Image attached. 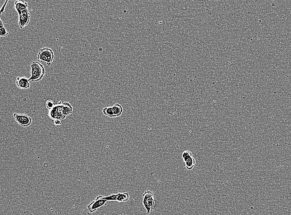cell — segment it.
<instances>
[{
	"label": "cell",
	"instance_id": "obj_9",
	"mask_svg": "<svg viewBox=\"0 0 291 215\" xmlns=\"http://www.w3.org/2000/svg\"><path fill=\"white\" fill-rule=\"evenodd\" d=\"M27 3L23 1H17L15 2L14 7L18 14H20L22 11L28 9Z\"/></svg>",
	"mask_w": 291,
	"mask_h": 215
},
{
	"label": "cell",
	"instance_id": "obj_14",
	"mask_svg": "<svg viewBox=\"0 0 291 215\" xmlns=\"http://www.w3.org/2000/svg\"><path fill=\"white\" fill-rule=\"evenodd\" d=\"M117 195H118V193H113V194H111L110 195L105 196V197H104L105 200H107L108 202V201L117 202Z\"/></svg>",
	"mask_w": 291,
	"mask_h": 215
},
{
	"label": "cell",
	"instance_id": "obj_18",
	"mask_svg": "<svg viewBox=\"0 0 291 215\" xmlns=\"http://www.w3.org/2000/svg\"><path fill=\"white\" fill-rule=\"evenodd\" d=\"M8 2V1H6L5 2V4L3 5L1 9V14H2L4 13V11L5 10V8L6 7V6Z\"/></svg>",
	"mask_w": 291,
	"mask_h": 215
},
{
	"label": "cell",
	"instance_id": "obj_8",
	"mask_svg": "<svg viewBox=\"0 0 291 215\" xmlns=\"http://www.w3.org/2000/svg\"><path fill=\"white\" fill-rule=\"evenodd\" d=\"M29 79L26 77H18L16 84L18 87L22 89H27L29 88L30 84Z\"/></svg>",
	"mask_w": 291,
	"mask_h": 215
},
{
	"label": "cell",
	"instance_id": "obj_11",
	"mask_svg": "<svg viewBox=\"0 0 291 215\" xmlns=\"http://www.w3.org/2000/svg\"><path fill=\"white\" fill-rule=\"evenodd\" d=\"M115 117H119L122 114L123 109L122 106L118 103H116L112 106Z\"/></svg>",
	"mask_w": 291,
	"mask_h": 215
},
{
	"label": "cell",
	"instance_id": "obj_3",
	"mask_svg": "<svg viewBox=\"0 0 291 215\" xmlns=\"http://www.w3.org/2000/svg\"><path fill=\"white\" fill-rule=\"evenodd\" d=\"M154 195L152 191H146L142 196L143 197V204L146 210V214H149L151 210L155 207V202Z\"/></svg>",
	"mask_w": 291,
	"mask_h": 215
},
{
	"label": "cell",
	"instance_id": "obj_7",
	"mask_svg": "<svg viewBox=\"0 0 291 215\" xmlns=\"http://www.w3.org/2000/svg\"><path fill=\"white\" fill-rule=\"evenodd\" d=\"M19 16V25L20 28L22 29L29 23L30 15L28 10L26 9L22 11Z\"/></svg>",
	"mask_w": 291,
	"mask_h": 215
},
{
	"label": "cell",
	"instance_id": "obj_17",
	"mask_svg": "<svg viewBox=\"0 0 291 215\" xmlns=\"http://www.w3.org/2000/svg\"><path fill=\"white\" fill-rule=\"evenodd\" d=\"M8 32L6 30L5 27L0 29V36L1 37H4L8 35Z\"/></svg>",
	"mask_w": 291,
	"mask_h": 215
},
{
	"label": "cell",
	"instance_id": "obj_16",
	"mask_svg": "<svg viewBox=\"0 0 291 215\" xmlns=\"http://www.w3.org/2000/svg\"><path fill=\"white\" fill-rule=\"evenodd\" d=\"M182 159H183V161H184V162H185L189 158L192 157V152H190V151L186 150V151H184L183 152V153L182 154Z\"/></svg>",
	"mask_w": 291,
	"mask_h": 215
},
{
	"label": "cell",
	"instance_id": "obj_5",
	"mask_svg": "<svg viewBox=\"0 0 291 215\" xmlns=\"http://www.w3.org/2000/svg\"><path fill=\"white\" fill-rule=\"evenodd\" d=\"M103 197H104L103 196L101 195L98 196L95 198L94 201H93L89 204L87 209L89 213L94 212L98 209L106 205L108 201L105 200Z\"/></svg>",
	"mask_w": 291,
	"mask_h": 215
},
{
	"label": "cell",
	"instance_id": "obj_10",
	"mask_svg": "<svg viewBox=\"0 0 291 215\" xmlns=\"http://www.w3.org/2000/svg\"><path fill=\"white\" fill-rule=\"evenodd\" d=\"M130 197L129 193H118L117 202H127Z\"/></svg>",
	"mask_w": 291,
	"mask_h": 215
},
{
	"label": "cell",
	"instance_id": "obj_19",
	"mask_svg": "<svg viewBox=\"0 0 291 215\" xmlns=\"http://www.w3.org/2000/svg\"><path fill=\"white\" fill-rule=\"evenodd\" d=\"M53 122L55 125H56V126L61 125L62 124L60 120H55V121H54Z\"/></svg>",
	"mask_w": 291,
	"mask_h": 215
},
{
	"label": "cell",
	"instance_id": "obj_6",
	"mask_svg": "<svg viewBox=\"0 0 291 215\" xmlns=\"http://www.w3.org/2000/svg\"><path fill=\"white\" fill-rule=\"evenodd\" d=\"M13 117L16 121L21 126L27 127L31 124L32 119L28 115L15 112L13 114Z\"/></svg>",
	"mask_w": 291,
	"mask_h": 215
},
{
	"label": "cell",
	"instance_id": "obj_12",
	"mask_svg": "<svg viewBox=\"0 0 291 215\" xmlns=\"http://www.w3.org/2000/svg\"><path fill=\"white\" fill-rule=\"evenodd\" d=\"M185 164V167L186 169L189 171L192 170L194 168V166L196 164V161L195 159L193 157H190L187 161L184 162Z\"/></svg>",
	"mask_w": 291,
	"mask_h": 215
},
{
	"label": "cell",
	"instance_id": "obj_1",
	"mask_svg": "<svg viewBox=\"0 0 291 215\" xmlns=\"http://www.w3.org/2000/svg\"><path fill=\"white\" fill-rule=\"evenodd\" d=\"M73 107L70 102L60 101L55 106L49 110V115L53 121L65 120L67 116L72 113Z\"/></svg>",
	"mask_w": 291,
	"mask_h": 215
},
{
	"label": "cell",
	"instance_id": "obj_13",
	"mask_svg": "<svg viewBox=\"0 0 291 215\" xmlns=\"http://www.w3.org/2000/svg\"><path fill=\"white\" fill-rule=\"evenodd\" d=\"M102 112L105 115L111 118H115L112 107L105 108L103 109Z\"/></svg>",
	"mask_w": 291,
	"mask_h": 215
},
{
	"label": "cell",
	"instance_id": "obj_15",
	"mask_svg": "<svg viewBox=\"0 0 291 215\" xmlns=\"http://www.w3.org/2000/svg\"><path fill=\"white\" fill-rule=\"evenodd\" d=\"M56 104L57 103L53 100L52 99H48L46 102V107L47 109L49 110L53 108Z\"/></svg>",
	"mask_w": 291,
	"mask_h": 215
},
{
	"label": "cell",
	"instance_id": "obj_4",
	"mask_svg": "<svg viewBox=\"0 0 291 215\" xmlns=\"http://www.w3.org/2000/svg\"><path fill=\"white\" fill-rule=\"evenodd\" d=\"M54 57L53 51L48 48H44L39 50L37 58L41 62H45L49 66L51 65Z\"/></svg>",
	"mask_w": 291,
	"mask_h": 215
},
{
	"label": "cell",
	"instance_id": "obj_20",
	"mask_svg": "<svg viewBox=\"0 0 291 215\" xmlns=\"http://www.w3.org/2000/svg\"><path fill=\"white\" fill-rule=\"evenodd\" d=\"M4 27V24H3L2 21L1 20H0V29Z\"/></svg>",
	"mask_w": 291,
	"mask_h": 215
},
{
	"label": "cell",
	"instance_id": "obj_2",
	"mask_svg": "<svg viewBox=\"0 0 291 215\" xmlns=\"http://www.w3.org/2000/svg\"><path fill=\"white\" fill-rule=\"evenodd\" d=\"M32 76L29 80L32 82H38L41 80L45 74V69L43 65L39 62H33L31 65Z\"/></svg>",
	"mask_w": 291,
	"mask_h": 215
},
{
	"label": "cell",
	"instance_id": "obj_21",
	"mask_svg": "<svg viewBox=\"0 0 291 215\" xmlns=\"http://www.w3.org/2000/svg\"><path fill=\"white\" fill-rule=\"evenodd\" d=\"M123 215V214H121V215Z\"/></svg>",
	"mask_w": 291,
	"mask_h": 215
}]
</instances>
